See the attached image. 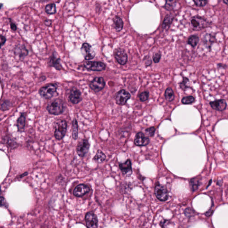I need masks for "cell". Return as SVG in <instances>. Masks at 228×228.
<instances>
[{"label": "cell", "instance_id": "9a60e30c", "mask_svg": "<svg viewBox=\"0 0 228 228\" xmlns=\"http://www.w3.org/2000/svg\"><path fill=\"white\" fill-rule=\"evenodd\" d=\"M149 139L146 137L142 132H139L135 137L134 143L136 145L138 146H146L149 144Z\"/></svg>", "mask_w": 228, "mask_h": 228}, {"label": "cell", "instance_id": "1f68e13d", "mask_svg": "<svg viewBox=\"0 0 228 228\" xmlns=\"http://www.w3.org/2000/svg\"><path fill=\"white\" fill-rule=\"evenodd\" d=\"M11 103L8 101H6L1 105V109L2 110H7L10 107Z\"/></svg>", "mask_w": 228, "mask_h": 228}, {"label": "cell", "instance_id": "484cf974", "mask_svg": "<svg viewBox=\"0 0 228 228\" xmlns=\"http://www.w3.org/2000/svg\"><path fill=\"white\" fill-rule=\"evenodd\" d=\"M45 11L49 15H53L56 12V8L55 4L54 3L48 4L45 7Z\"/></svg>", "mask_w": 228, "mask_h": 228}, {"label": "cell", "instance_id": "7a4b0ae2", "mask_svg": "<svg viewBox=\"0 0 228 228\" xmlns=\"http://www.w3.org/2000/svg\"><path fill=\"white\" fill-rule=\"evenodd\" d=\"M46 109L50 114L59 115L62 114L64 110V103L61 99H56L48 104Z\"/></svg>", "mask_w": 228, "mask_h": 228}, {"label": "cell", "instance_id": "3957f363", "mask_svg": "<svg viewBox=\"0 0 228 228\" xmlns=\"http://www.w3.org/2000/svg\"><path fill=\"white\" fill-rule=\"evenodd\" d=\"M58 86L55 84H49L41 87L39 91L40 95L46 99H51L57 93Z\"/></svg>", "mask_w": 228, "mask_h": 228}, {"label": "cell", "instance_id": "4dcf8cb0", "mask_svg": "<svg viewBox=\"0 0 228 228\" xmlns=\"http://www.w3.org/2000/svg\"><path fill=\"white\" fill-rule=\"evenodd\" d=\"M188 82H189V79L187 78H184L182 82H181L180 84V87L182 90H184L186 88H188L187 84H188Z\"/></svg>", "mask_w": 228, "mask_h": 228}, {"label": "cell", "instance_id": "60d3db41", "mask_svg": "<svg viewBox=\"0 0 228 228\" xmlns=\"http://www.w3.org/2000/svg\"><path fill=\"white\" fill-rule=\"evenodd\" d=\"M223 2L224 4H225L226 5L228 6V0H223Z\"/></svg>", "mask_w": 228, "mask_h": 228}, {"label": "cell", "instance_id": "e0dca14e", "mask_svg": "<svg viewBox=\"0 0 228 228\" xmlns=\"http://www.w3.org/2000/svg\"><path fill=\"white\" fill-rule=\"evenodd\" d=\"M211 107L218 111H223L226 109L227 103L224 99H219L210 102Z\"/></svg>", "mask_w": 228, "mask_h": 228}, {"label": "cell", "instance_id": "8d00e7d4", "mask_svg": "<svg viewBox=\"0 0 228 228\" xmlns=\"http://www.w3.org/2000/svg\"><path fill=\"white\" fill-rule=\"evenodd\" d=\"M185 212H186L185 214H186L187 216H192V214H194L193 212V210L190 209V208H188V209H186Z\"/></svg>", "mask_w": 228, "mask_h": 228}, {"label": "cell", "instance_id": "f35d334b", "mask_svg": "<svg viewBox=\"0 0 228 228\" xmlns=\"http://www.w3.org/2000/svg\"><path fill=\"white\" fill-rule=\"evenodd\" d=\"M10 27H11V30H13V31H16L17 29V27L15 24L12 23V22H10Z\"/></svg>", "mask_w": 228, "mask_h": 228}, {"label": "cell", "instance_id": "e575fe53", "mask_svg": "<svg viewBox=\"0 0 228 228\" xmlns=\"http://www.w3.org/2000/svg\"><path fill=\"white\" fill-rule=\"evenodd\" d=\"M161 58V54L160 53H156L153 56V60L155 63H158L160 61Z\"/></svg>", "mask_w": 228, "mask_h": 228}, {"label": "cell", "instance_id": "74e56055", "mask_svg": "<svg viewBox=\"0 0 228 228\" xmlns=\"http://www.w3.org/2000/svg\"><path fill=\"white\" fill-rule=\"evenodd\" d=\"M7 41V39L3 35H1V47H2V46L5 44Z\"/></svg>", "mask_w": 228, "mask_h": 228}, {"label": "cell", "instance_id": "836d02e7", "mask_svg": "<svg viewBox=\"0 0 228 228\" xmlns=\"http://www.w3.org/2000/svg\"><path fill=\"white\" fill-rule=\"evenodd\" d=\"M155 131V129L154 127H151V128L146 129L145 130L147 135L150 137L153 136V135H154Z\"/></svg>", "mask_w": 228, "mask_h": 228}, {"label": "cell", "instance_id": "d6a6232c", "mask_svg": "<svg viewBox=\"0 0 228 228\" xmlns=\"http://www.w3.org/2000/svg\"><path fill=\"white\" fill-rule=\"evenodd\" d=\"M194 3L196 6L199 7H204L208 3V1H193Z\"/></svg>", "mask_w": 228, "mask_h": 228}, {"label": "cell", "instance_id": "8fae6325", "mask_svg": "<svg viewBox=\"0 0 228 228\" xmlns=\"http://www.w3.org/2000/svg\"><path fill=\"white\" fill-rule=\"evenodd\" d=\"M131 95L127 91L122 90L119 91L115 95V100L117 104L123 105L127 102V101L130 98Z\"/></svg>", "mask_w": 228, "mask_h": 228}, {"label": "cell", "instance_id": "44dd1931", "mask_svg": "<svg viewBox=\"0 0 228 228\" xmlns=\"http://www.w3.org/2000/svg\"><path fill=\"white\" fill-rule=\"evenodd\" d=\"M113 22L114 27L116 31L119 32L122 30L123 23L121 18L119 17L116 16L113 19Z\"/></svg>", "mask_w": 228, "mask_h": 228}, {"label": "cell", "instance_id": "9c48e42d", "mask_svg": "<svg viewBox=\"0 0 228 228\" xmlns=\"http://www.w3.org/2000/svg\"><path fill=\"white\" fill-rule=\"evenodd\" d=\"M85 221L87 228H97L98 227V219L93 212H89L86 214Z\"/></svg>", "mask_w": 228, "mask_h": 228}, {"label": "cell", "instance_id": "7c38bea8", "mask_svg": "<svg viewBox=\"0 0 228 228\" xmlns=\"http://www.w3.org/2000/svg\"><path fill=\"white\" fill-rule=\"evenodd\" d=\"M114 55L118 63L121 65L126 64L128 60V56L124 50L121 48L117 49L114 52Z\"/></svg>", "mask_w": 228, "mask_h": 228}, {"label": "cell", "instance_id": "5b68a950", "mask_svg": "<svg viewBox=\"0 0 228 228\" xmlns=\"http://www.w3.org/2000/svg\"><path fill=\"white\" fill-rule=\"evenodd\" d=\"M81 51L85 60H92L95 56V52L91 46L86 42L83 43L81 47Z\"/></svg>", "mask_w": 228, "mask_h": 228}, {"label": "cell", "instance_id": "ffe728a7", "mask_svg": "<svg viewBox=\"0 0 228 228\" xmlns=\"http://www.w3.org/2000/svg\"><path fill=\"white\" fill-rule=\"evenodd\" d=\"M25 124V115L24 113L21 114L17 121V127L18 131H23Z\"/></svg>", "mask_w": 228, "mask_h": 228}, {"label": "cell", "instance_id": "603a6c76", "mask_svg": "<svg viewBox=\"0 0 228 228\" xmlns=\"http://www.w3.org/2000/svg\"><path fill=\"white\" fill-rule=\"evenodd\" d=\"M106 159V155L101 150H98L96 153L93 160L98 163H101L103 162Z\"/></svg>", "mask_w": 228, "mask_h": 228}, {"label": "cell", "instance_id": "30bf717a", "mask_svg": "<svg viewBox=\"0 0 228 228\" xmlns=\"http://www.w3.org/2000/svg\"><path fill=\"white\" fill-rule=\"evenodd\" d=\"M90 144L86 139L81 140L78 145L76 151L80 157H83L89 151Z\"/></svg>", "mask_w": 228, "mask_h": 228}, {"label": "cell", "instance_id": "277c9868", "mask_svg": "<svg viewBox=\"0 0 228 228\" xmlns=\"http://www.w3.org/2000/svg\"><path fill=\"white\" fill-rule=\"evenodd\" d=\"M54 129L55 137L58 140H61L67 132V122L64 120H59L55 123Z\"/></svg>", "mask_w": 228, "mask_h": 228}, {"label": "cell", "instance_id": "4316f807", "mask_svg": "<svg viewBox=\"0 0 228 228\" xmlns=\"http://www.w3.org/2000/svg\"><path fill=\"white\" fill-rule=\"evenodd\" d=\"M72 137L75 139H76L78 137V126L77 121L76 119H74L72 123Z\"/></svg>", "mask_w": 228, "mask_h": 228}, {"label": "cell", "instance_id": "cb8c5ba5", "mask_svg": "<svg viewBox=\"0 0 228 228\" xmlns=\"http://www.w3.org/2000/svg\"><path fill=\"white\" fill-rule=\"evenodd\" d=\"M165 98L168 101L171 102L174 99V94L171 88H168L165 92Z\"/></svg>", "mask_w": 228, "mask_h": 228}, {"label": "cell", "instance_id": "d4e9b609", "mask_svg": "<svg viewBox=\"0 0 228 228\" xmlns=\"http://www.w3.org/2000/svg\"><path fill=\"white\" fill-rule=\"evenodd\" d=\"M199 41V38L197 35H192L188 39V43L192 47H195L197 46Z\"/></svg>", "mask_w": 228, "mask_h": 228}, {"label": "cell", "instance_id": "4fadbf2b", "mask_svg": "<svg viewBox=\"0 0 228 228\" xmlns=\"http://www.w3.org/2000/svg\"><path fill=\"white\" fill-rule=\"evenodd\" d=\"M69 98L73 104H77L82 100L81 92L76 87H73L70 91Z\"/></svg>", "mask_w": 228, "mask_h": 228}, {"label": "cell", "instance_id": "f1b7e54d", "mask_svg": "<svg viewBox=\"0 0 228 228\" xmlns=\"http://www.w3.org/2000/svg\"><path fill=\"white\" fill-rule=\"evenodd\" d=\"M195 101V99L192 96H186L182 99V102L183 104H189L192 103Z\"/></svg>", "mask_w": 228, "mask_h": 228}, {"label": "cell", "instance_id": "83f0119b", "mask_svg": "<svg viewBox=\"0 0 228 228\" xmlns=\"http://www.w3.org/2000/svg\"><path fill=\"white\" fill-rule=\"evenodd\" d=\"M200 185V181L197 178L192 179L190 182V186L192 191H195L198 188Z\"/></svg>", "mask_w": 228, "mask_h": 228}, {"label": "cell", "instance_id": "ac0fdd59", "mask_svg": "<svg viewBox=\"0 0 228 228\" xmlns=\"http://www.w3.org/2000/svg\"><path fill=\"white\" fill-rule=\"evenodd\" d=\"M48 63L49 66L54 67L57 70H60L62 69V66L60 63V60L56 58L54 54L49 59Z\"/></svg>", "mask_w": 228, "mask_h": 228}, {"label": "cell", "instance_id": "ab89813d", "mask_svg": "<svg viewBox=\"0 0 228 228\" xmlns=\"http://www.w3.org/2000/svg\"><path fill=\"white\" fill-rule=\"evenodd\" d=\"M44 23H45V24L47 25V26H50L51 24H52V21L49 20V19H46V20H45Z\"/></svg>", "mask_w": 228, "mask_h": 228}, {"label": "cell", "instance_id": "5bb4252c", "mask_svg": "<svg viewBox=\"0 0 228 228\" xmlns=\"http://www.w3.org/2000/svg\"><path fill=\"white\" fill-rule=\"evenodd\" d=\"M89 186L85 184H80L77 186L73 191V194L76 197H83L90 192Z\"/></svg>", "mask_w": 228, "mask_h": 228}, {"label": "cell", "instance_id": "52a82bcc", "mask_svg": "<svg viewBox=\"0 0 228 228\" xmlns=\"http://www.w3.org/2000/svg\"><path fill=\"white\" fill-rule=\"evenodd\" d=\"M105 85L104 79L102 77H95L91 82L90 87L95 92H98L102 90Z\"/></svg>", "mask_w": 228, "mask_h": 228}, {"label": "cell", "instance_id": "ba28073f", "mask_svg": "<svg viewBox=\"0 0 228 228\" xmlns=\"http://www.w3.org/2000/svg\"><path fill=\"white\" fill-rule=\"evenodd\" d=\"M155 193L156 198L161 201L167 200L168 198V191L165 186L158 184L156 185L155 190Z\"/></svg>", "mask_w": 228, "mask_h": 228}, {"label": "cell", "instance_id": "f546056e", "mask_svg": "<svg viewBox=\"0 0 228 228\" xmlns=\"http://www.w3.org/2000/svg\"><path fill=\"white\" fill-rule=\"evenodd\" d=\"M148 96H149V93L148 92H143L139 94V98L141 101H145L148 99Z\"/></svg>", "mask_w": 228, "mask_h": 228}, {"label": "cell", "instance_id": "2e32d148", "mask_svg": "<svg viewBox=\"0 0 228 228\" xmlns=\"http://www.w3.org/2000/svg\"><path fill=\"white\" fill-rule=\"evenodd\" d=\"M119 167L122 173L125 176H130L132 174V168L130 160H127L123 163H120Z\"/></svg>", "mask_w": 228, "mask_h": 228}, {"label": "cell", "instance_id": "6da1fadb", "mask_svg": "<svg viewBox=\"0 0 228 228\" xmlns=\"http://www.w3.org/2000/svg\"><path fill=\"white\" fill-rule=\"evenodd\" d=\"M191 26L192 30L198 31L210 26L211 23L206 19L199 16H195L192 17L190 21Z\"/></svg>", "mask_w": 228, "mask_h": 228}, {"label": "cell", "instance_id": "7402d4cb", "mask_svg": "<svg viewBox=\"0 0 228 228\" xmlns=\"http://www.w3.org/2000/svg\"><path fill=\"white\" fill-rule=\"evenodd\" d=\"M174 17L171 15H167L165 17V19L163 21L162 24L163 29L164 30H168L171 24L173 22Z\"/></svg>", "mask_w": 228, "mask_h": 228}, {"label": "cell", "instance_id": "d590c367", "mask_svg": "<svg viewBox=\"0 0 228 228\" xmlns=\"http://www.w3.org/2000/svg\"><path fill=\"white\" fill-rule=\"evenodd\" d=\"M1 207H4L7 208L8 207V205L6 201V199L2 196H1Z\"/></svg>", "mask_w": 228, "mask_h": 228}, {"label": "cell", "instance_id": "d6986e66", "mask_svg": "<svg viewBox=\"0 0 228 228\" xmlns=\"http://www.w3.org/2000/svg\"><path fill=\"white\" fill-rule=\"evenodd\" d=\"M15 53L17 55L19 58H23L28 55V50L24 45H19L15 48Z\"/></svg>", "mask_w": 228, "mask_h": 228}, {"label": "cell", "instance_id": "8992f818", "mask_svg": "<svg viewBox=\"0 0 228 228\" xmlns=\"http://www.w3.org/2000/svg\"><path fill=\"white\" fill-rule=\"evenodd\" d=\"M84 66L86 69L92 71H102L106 68L105 64L100 62L87 61L85 62Z\"/></svg>", "mask_w": 228, "mask_h": 228}]
</instances>
